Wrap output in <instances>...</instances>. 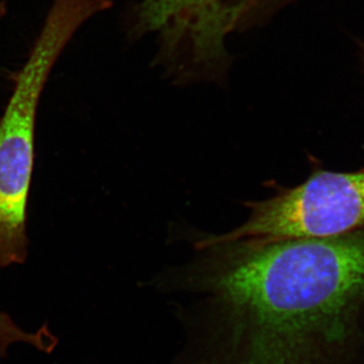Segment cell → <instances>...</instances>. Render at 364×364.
I'll return each instance as SVG.
<instances>
[{
  "instance_id": "obj_3",
  "label": "cell",
  "mask_w": 364,
  "mask_h": 364,
  "mask_svg": "<svg viewBox=\"0 0 364 364\" xmlns=\"http://www.w3.org/2000/svg\"><path fill=\"white\" fill-rule=\"evenodd\" d=\"M248 208L250 215L242 226L208 237L198 247L240 240L328 238L356 231L364 225V170H317L304 183Z\"/></svg>"
},
{
  "instance_id": "obj_2",
  "label": "cell",
  "mask_w": 364,
  "mask_h": 364,
  "mask_svg": "<svg viewBox=\"0 0 364 364\" xmlns=\"http://www.w3.org/2000/svg\"><path fill=\"white\" fill-rule=\"evenodd\" d=\"M107 6V0H54L25 65L13 75V95L0 119V267L26 258V205L41 95L74 33Z\"/></svg>"
},
{
  "instance_id": "obj_4",
  "label": "cell",
  "mask_w": 364,
  "mask_h": 364,
  "mask_svg": "<svg viewBox=\"0 0 364 364\" xmlns=\"http://www.w3.org/2000/svg\"><path fill=\"white\" fill-rule=\"evenodd\" d=\"M254 0H143L136 33H156L169 61L210 68L226 56L224 41Z\"/></svg>"
},
{
  "instance_id": "obj_1",
  "label": "cell",
  "mask_w": 364,
  "mask_h": 364,
  "mask_svg": "<svg viewBox=\"0 0 364 364\" xmlns=\"http://www.w3.org/2000/svg\"><path fill=\"white\" fill-rule=\"evenodd\" d=\"M178 364H337L364 313V230L210 246Z\"/></svg>"
},
{
  "instance_id": "obj_6",
  "label": "cell",
  "mask_w": 364,
  "mask_h": 364,
  "mask_svg": "<svg viewBox=\"0 0 364 364\" xmlns=\"http://www.w3.org/2000/svg\"><path fill=\"white\" fill-rule=\"evenodd\" d=\"M6 14V2L0 1V18H4Z\"/></svg>"
},
{
  "instance_id": "obj_5",
  "label": "cell",
  "mask_w": 364,
  "mask_h": 364,
  "mask_svg": "<svg viewBox=\"0 0 364 364\" xmlns=\"http://www.w3.org/2000/svg\"><path fill=\"white\" fill-rule=\"evenodd\" d=\"M16 343L28 344L38 350L51 353L58 339L47 326H43L36 332L26 331L14 323L11 316L0 312V360L6 358L9 347Z\"/></svg>"
}]
</instances>
